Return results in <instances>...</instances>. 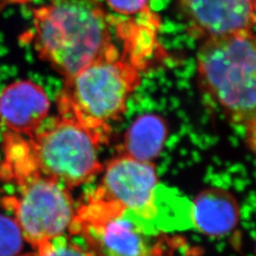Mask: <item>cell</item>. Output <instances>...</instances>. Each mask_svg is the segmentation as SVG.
Wrapping results in <instances>:
<instances>
[{
  "instance_id": "cell-16",
  "label": "cell",
  "mask_w": 256,
  "mask_h": 256,
  "mask_svg": "<svg viewBox=\"0 0 256 256\" xmlns=\"http://www.w3.org/2000/svg\"><path fill=\"white\" fill-rule=\"evenodd\" d=\"M174 245V243H172L169 238L164 236L160 241L153 256H174L173 248Z\"/></svg>"
},
{
  "instance_id": "cell-5",
  "label": "cell",
  "mask_w": 256,
  "mask_h": 256,
  "mask_svg": "<svg viewBox=\"0 0 256 256\" xmlns=\"http://www.w3.org/2000/svg\"><path fill=\"white\" fill-rule=\"evenodd\" d=\"M68 234L96 256H153L164 238L154 224L95 190L76 210Z\"/></svg>"
},
{
  "instance_id": "cell-12",
  "label": "cell",
  "mask_w": 256,
  "mask_h": 256,
  "mask_svg": "<svg viewBox=\"0 0 256 256\" xmlns=\"http://www.w3.org/2000/svg\"><path fill=\"white\" fill-rule=\"evenodd\" d=\"M25 243L14 214H0V256H22Z\"/></svg>"
},
{
  "instance_id": "cell-7",
  "label": "cell",
  "mask_w": 256,
  "mask_h": 256,
  "mask_svg": "<svg viewBox=\"0 0 256 256\" xmlns=\"http://www.w3.org/2000/svg\"><path fill=\"white\" fill-rule=\"evenodd\" d=\"M102 172L101 185L95 190L156 227L160 210L156 196L158 178L155 165L119 155L110 160Z\"/></svg>"
},
{
  "instance_id": "cell-3",
  "label": "cell",
  "mask_w": 256,
  "mask_h": 256,
  "mask_svg": "<svg viewBox=\"0 0 256 256\" xmlns=\"http://www.w3.org/2000/svg\"><path fill=\"white\" fill-rule=\"evenodd\" d=\"M202 93L230 124L245 128L256 116V34L202 42L196 56Z\"/></svg>"
},
{
  "instance_id": "cell-10",
  "label": "cell",
  "mask_w": 256,
  "mask_h": 256,
  "mask_svg": "<svg viewBox=\"0 0 256 256\" xmlns=\"http://www.w3.org/2000/svg\"><path fill=\"white\" fill-rule=\"evenodd\" d=\"M240 208L236 196L226 190L210 188L196 196L191 208L196 229L209 238L228 236L238 227Z\"/></svg>"
},
{
  "instance_id": "cell-1",
  "label": "cell",
  "mask_w": 256,
  "mask_h": 256,
  "mask_svg": "<svg viewBox=\"0 0 256 256\" xmlns=\"http://www.w3.org/2000/svg\"><path fill=\"white\" fill-rule=\"evenodd\" d=\"M114 32L116 18L101 0H50L34 10V48L64 79L116 46Z\"/></svg>"
},
{
  "instance_id": "cell-17",
  "label": "cell",
  "mask_w": 256,
  "mask_h": 256,
  "mask_svg": "<svg viewBox=\"0 0 256 256\" xmlns=\"http://www.w3.org/2000/svg\"><path fill=\"white\" fill-rule=\"evenodd\" d=\"M28 256V254H26V256H25V254H24V256Z\"/></svg>"
},
{
  "instance_id": "cell-13",
  "label": "cell",
  "mask_w": 256,
  "mask_h": 256,
  "mask_svg": "<svg viewBox=\"0 0 256 256\" xmlns=\"http://www.w3.org/2000/svg\"><path fill=\"white\" fill-rule=\"evenodd\" d=\"M28 256H96L86 244L80 245L74 236L64 234L39 248Z\"/></svg>"
},
{
  "instance_id": "cell-4",
  "label": "cell",
  "mask_w": 256,
  "mask_h": 256,
  "mask_svg": "<svg viewBox=\"0 0 256 256\" xmlns=\"http://www.w3.org/2000/svg\"><path fill=\"white\" fill-rule=\"evenodd\" d=\"M28 138L37 170L68 189L90 182L104 171L99 151L110 138L72 117L59 114Z\"/></svg>"
},
{
  "instance_id": "cell-8",
  "label": "cell",
  "mask_w": 256,
  "mask_h": 256,
  "mask_svg": "<svg viewBox=\"0 0 256 256\" xmlns=\"http://www.w3.org/2000/svg\"><path fill=\"white\" fill-rule=\"evenodd\" d=\"M189 34L202 42L250 32L256 25V0H176Z\"/></svg>"
},
{
  "instance_id": "cell-6",
  "label": "cell",
  "mask_w": 256,
  "mask_h": 256,
  "mask_svg": "<svg viewBox=\"0 0 256 256\" xmlns=\"http://www.w3.org/2000/svg\"><path fill=\"white\" fill-rule=\"evenodd\" d=\"M19 194L3 200L34 250L66 234L76 214L70 189L42 174L18 183Z\"/></svg>"
},
{
  "instance_id": "cell-2",
  "label": "cell",
  "mask_w": 256,
  "mask_h": 256,
  "mask_svg": "<svg viewBox=\"0 0 256 256\" xmlns=\"http://www.w3.org/2000/svg\"><path fill=\"white\" fill-rule=\"evenodd\" d=\"M147 68L134 55L111 48L80 72L66 79L57 106L92 131L110 138L111 124L124 114L128 100L140 84Z\"/></svg>"
},
{
  "instance_id": "cell-15",
  "label": "cell",
  "mask_w": 256,
  "mask_h": 256,
  "mask_svg": "<svg viewBox=\"0 0 256 256\" xmlns=\"http://www.w3.org/2000/svg\"><path fill=\"white\" fill-rule=\"evenodd\" d=\"M246 144L256 158V116L245 126Z\"/></svg>"
},
{
  "instance_id": "cell-11",
  "label": "cell",
  "mask_w": 256,
  "mask_h": 256,
  "mask_svg": "<svg viewBox=\"0 0 256 256\" xmlns=\"http://www.w3.org/2000/svg\"><path fill=\"white\" fill-rule=\"evenodd\" d=\"M168 137L165 120L155 114L138 117L128 128L119 155L144 162H152L162 153Z\"/></svg>"
},
{
  "instance_id": "cell-9",
  "label": "cell",
  "mask_w": 256,
  "mask_h": 256,
  "mask_svg": "<svg viewBox=\"0 0 256 256\" xmlns=\"http://www.w3.org/2000/svg\"><path fill=\"white\" fill-rule=\"evenodd\" d=\"M50 101L42 86L24 80L10 84L0 93V120L12 133L32 137L46 122Z\"/></svg>"
},
{
  "instance_id": "cell-14",
  "label": "cell",
  "mask_w": 256,
  "mask_h": 256,
  "mask_svg": "<svg viewBox=\"0 0 256 256\" xmlns=\"http://www.w3.org/2000/svg\"><path fill=\"white\" fill-rule=\"evenodd\" d=\"M108 6L117 14L126 18H142L154 14L150 0H106Z\"/></svg>"
}]
</instances>
